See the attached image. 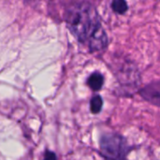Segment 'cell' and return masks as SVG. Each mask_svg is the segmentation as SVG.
Instances as JSON below:
<instances>
[{"instance_id":"5b68a950","label":"cell","mask_w":160,"mask_h":160,"mask_svg":"<svg viewBox=\"0 0 160 160\" xmlns=\"http://www.w3.org/2000/svg\"><path fill=\"white\" fill-rule=\"evenodd\" d=\"M102 104H103V101H102V98L100 96H95L93 97V98L91 99V102H90V110L93 113H98L101 109H102Z\"/></svg>"},{"instance_id":"6da1fadb","label":"cell","mask_w":160,"mask_h":160,"mask_svg":"<svg viewBox=\"0 0 160 160\" xmlns=\"http://www.w3.org/2000/svg\"><path fill=\"white\" fill-rule=\"evenodd\" d=\"M64 16L71 34L91 51H99L107 46V35L96 8L90 3H71L66 8Z\"/></svg>"},{"instance_id":"277c9868","label":"cell","mask_w":160,"mask_h":160,"mask_svg":"<svg viewBox=\"0 0 160 160\" xmlns=\"http://www.w3.org/2000/svg\"><path fill=\"white\" fill-rule=\"evenodd\" d=\"M103 82H104V78H103L102 74H100L98 72H94L87 79V85L93 91H98L102 87Z\"/></svg>"},{"instance_id":"52a82bcc","label":"cell","mask_w":160,"mask_h":160,"mask_svg":"<svg viewBox=\"0 0 160 160\" xmlns=\"http://www.w3.org/2000/svg\"><path fill=\"white\" fill-rule=\"evenodd\" d=\"M43 160H57V158H56V155L53 152L47 150L44 153Z\"/></svg>"},{"instance_id":"3957f363","label":"cell","mask_w":160,"mask_h":160,"mask_svg":"<svg viewBox=\"0 0 160 160\" xmlns=\"http://www.w3.org/2000/svg\"><path fill=\"white\" fill-rule=\"evenodd\" d=\"M142 97L148 102L160 106V82H152L141 91Z\"/></svg>"},{"instance_id":"7a4b0ae2","label":"cell","mask_w":160,"mask_h":160,"mask_svg":"<svg viewBox=\"0 0 160 160\" xmlns=\"http://www.w3.org/2000/svg\"><path fill=\"white\" fill-rule=\"evenodd\" d=\"M129 150L126 139L118 134H107L100 140V152L108 160H124Z\"/></svg>"},{"instance_id":"8992f818","label":"cell","mask_w":160,"mask_h":160,"mask_svg":"<svg viewBox=\"0 0 160 160\" xmlns=\"http://www.w3.org/2000/svg\"><path fill=\"white\" fill-rule=\"evenodd\" d=\"M112 9L119 13V14H123L125 13L127 10H128V4L126 1L124 0H114L112 3Z\"/></svg>"}]
</instances>
